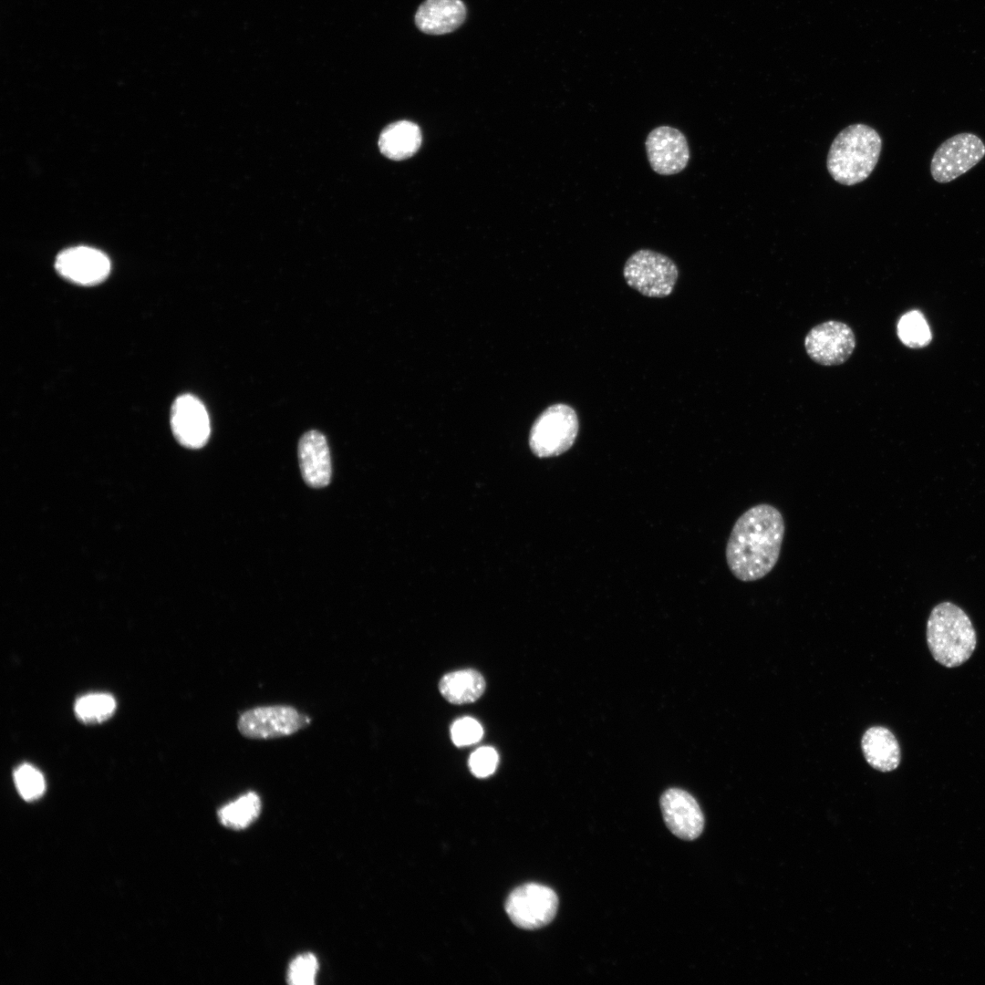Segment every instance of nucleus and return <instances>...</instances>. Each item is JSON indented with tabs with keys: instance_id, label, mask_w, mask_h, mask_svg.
I'll return each instance as SVG.
<instances>
[{
	"instance_id": "2",
	"label": "nucleus",
	"mask_w": 985,
	"mask_h": 985,
	"mask_svg": "<svg viewBox=\"0 0 985 985\" xmlns=\"http://www.w3.org/2000/svg\"><path fill=\"white\" fill-rule=\"evenodd\" d=\"M882 150L878 132L865 124H853L838 133L827 155V170L835 181L854 185L865 181L876 167Z\"/></svg>"
},
{
	"instance_id": "1",
	"label": "nucleus",
	"mask_w": 985,
	"mask_h": 985,
	"mask_svg": "<svg viewBox=\"0 0 985 985\" xmlns=\"http://www.w3.org/2000/svg\"><path fill=\"white\" fill-rule=\"evenodd\" d=\"M784 533L783 514L773 505L760 503L745 511L735 522L726 545L731 574L743 582L768 575L780 557Z\"/></svg>"
},
{
	"instance_id": "14",
	"label": "nucleus",
	"mask_w": 985,
	"mask_h": 985,
	"mask_svg": "<svg viewBox=\"0 0 985 985\" xmlns=\"http://www.w3.org/2000/svg\"><path fill=\"white\" fill-rule=\"evenodd\" d=\"M298 459L302 477L308 486L323 488L329 484L331 458L323 433L311 430L302 435L298 442Z\"/></svg>"
},
{
	"instance_id": "25",
	"label": "nucleus",
	"mask_w": 985,
	"mask_h": 985,
	"mask_svg": "<svg viewBox=\"0 0 985 985\" xmlns=\"http://www.w3.org/2000/svg\"><path fill=\"white\" fill-rule=\"evenodd\" d=\"M498 761V754L493 748L482 747L472 753L469 766L473 775L485 778L494 772Z\"/></svg>"
},
{
	"instance_id": "20",
	"label": "nucleus",
	"mask_w": 985,
	"mask_h": 985,
	"mask_svg": "<svg viewBox=\"0 0 985 985\" xmlns=\"http://www.w3.org/2000/svg\"><path fill=\"white\" fill-rule=\"evenodd\" d=\"M115 709V699L106 693L87 694L75 703L77 716L85 722L103 721L111 716Z\"/></svg>"
},
{
	"instance_id": "10",
	"label": "nucleus",
	"mask_w": 985,
	"mask_h": 985,
	"mask_svg": "<svg viewBox=\"0 0 985 985\" xmlns=\"http://www.w3.org/2000/svg\"><path fill=\"white\" fill-rule=\"evenodd\" d=\"M645 148L651 169L659 175L679 173L690 161L685 135L670 126H659L649 131Z\"/></svg>"
},
{
	"instance_id": "19",
	"label": "nucleus",
	"mask_w": 985,
	"mask_h": 985,
	"mask_svg": "<svg viewBox=\"0 0 985 985\" xmlns=\"http://www.w3.org/2000/svg\"><path fill=\"white\" fill-rule=\"evenodd\" d=\"M261 811V800L254 792H248L219 810L220 821L226 826L240 829L250 824Z\"/></svg>"
},
{
	"instance_id": "12",
	"label": "nucleus",
	"mask_w": 985,
	"mask_h": 985,
	"mask_svg": "<svg viewBox=\"0 0 985 985\" xmlns=\"http://www.w3.org/2000/svg\"><path fill=\"white\" fill-rule=\"evenodd\" d=\"M57 273L81 285L101 283L110 272L109 257L99 250L77 246L61 252L55 261Z\"/></svg>"
},
{
	"instance_id": "7",
	"label": "nucleus",
	"mask_w": 985,
	"mask_h": 985,
	"mask_svg": "<svg viewBox=\"0 0 985 985\" xmlns=\"http://www.w3.org/2000/svg\"><path fill=\"white\" fill-rule=\"evenodd\" d=\"M985 156V143L976 134L961 132L943 141L930 161L934 181L947 183L977 165Z\"/></svg>"
},
{
	"instance_id": "15",
	"label": "nucleus",
	"mask_w": 985,
	"mask_h": 985,
	"mask_svg": "<svg viewBox=\"0 0 985 985\" xmlns=\"http://www.w3.org/2000/svg\"><path fill=\"white\" fill-rule=\"evenodd\" d=\"M467 8L462 0H425L418 7L415 25L428 35H445L455 31L465 21Z\"/></svg>"
},
{
	"instance_id": "22",
	"label": "nucleus",
	"mask_w": 985,
	"mask_h": 985,
	"mask_svg": "<svg viewBox=\"0 0 985 985\" xmlns=\"http://www.w3.org/2000/svg\"><path fill=\"white\" fill-rule=\"evenodd\" d=\"M14 780L19 794L26 801L38 799L45 792L43 774L28 763L21 764L15 770Z\"/></svg>"
},
{
	"instance_id": "4",
	"label": "nucleus",
	"mask_w": 985,
	"mask_h": 985,
	"mask_svg": "<svg viewBox=\"0 0 985 985\" xmlns=\"http://www.w3.org/2000/svg\"><path fill=\"white\" fill-rule=\"evenodd\" d=\"M579 429L577 414L569 405L554 404L545 409L534 422L529 445L538 457H553L568 451Z\"/></svg>"
},
{
	"instance_id": "23",
	"label": "nucleus",
	"mask_w": 985,
	"mask_h": 985,
	"mask_svg": "<svg viewBox=\"0 0 985 985\" xmlns=\"http://www.w3.org/2000/svg\"><path fill=\"white\" fill-rule=\"evenodd\" d=\"M318 969L316 958L310 953L296 957L290 964L288 980L295 985H310L315 982Z\"/></svg>"
},
{
	"instance_id": "21",
	"label": "nucleus",
	"mask_w": 985,
	"mask_h": 985,
	"mask_svg": "<svg viewBox=\"0 0 985 985\" xmlns=\"http://www.w3.org/2000/svg\"><path fill=\"white\" fill-rule=\"evenodd\" d=\"M897 335L903 344L909 347H925L931 339L929 327L918 311H910L901 316L897 324Z\"/></svg>"
},
{
	"instance_id": "24",
	"label": "nucleus",
	"mask_w": 985,
	"mask_h": 985,
	"mask_svg": "<svg viewBox=\"0 0 985 985\" xmlns=\"http://www.w3.org/2000/svg\"><path fill=\"white\" fill-rule=\"evenodd\" d=\"M482 734V725L471 717L457 720L451 728V741L458 747L478 742Z\"/></svg>"
},
{
	"instance_id": "3",
	"label": "nucleus",
	"mask_w": 985,
	"mask_h": 985,
	"mask_svg": "<svg viewBox=\"0 0 985 985\" xmlns=\"http://www.w3.org/2000/svg\"><path fill=\"white\" fill-rule=\"evenodd\" d=\"M927 643L936 661L955 668L972 655L977 644L976 631L968 615L957 605L946 601L930 612Z\"/></svg>"
},
{
	"instance_id": "8",
	"label": "nucleus",
	"mask_w": 985,
	"mask_h": 985,
	"mask_svg": "<svg viewBox=\"0 0 985 985\" xmlns=\"http://www.w3.org/2000/svg\"><path fill=\"white\" fill-rule=\"evenodd\" d=\"M557 908L555 892L534 883L515 888L505 902V910L512 922L529 930L548 925L555 917Z\"/></svg>"
},
{
	"instance_id": "5",
	"label": "nucleus",
	"mask_w": 985,
	"mask_h": 985,
	"mask_svg": "<svg viewBox=\"0 0 985 985\" xmlns=\"http://www.w3.org/2000/svg\"><path fill=\"white\" fill-rule=\"evenodd\" d=\"M623 275L627 284L641 295L660 298L672 293L679 277V270L667 255L649 249H641L627 260Z\"/></svg>"
},
{
	"instance_id": "18",
	"label": "nucleus",
	"mask_w": 985,
	"mask_h": 985,
	"mask_svg": "<svg viewBox=\"0 0 985 985\" xmlns=\"http://www.w3.org/2000/svg\"><path fill=\"white\" fill-rule=\"evenodd\" d=\"M439 690L452 704L472 703L484 692L485 680L477 670L461 669L444 675L440 680Z\"/></svg>"
},
{
	"instance_id": "11",
	"label": "nucleus",
	"mask_w": 985,
	"mask_h": 985,
	"mask_svg": "<svg viewBox=\"0 0 985 985\" xmlns=\"http://www.w3.org/2000/svg\"><path fill=\"white\" fill-rule=\"evenodd\" d=\"M171 427L178 442L189 449L203 447L210 437L211 425L202 402L193 395L179 396L171 410Z\"/></svg>"
},
{
	"instance_id": "16",
	"label": "nucleus",
	"mask_w": 985,
	"mask_h": 985,
	"mask_svg": "<svg viewBox=\"0 0 985 985\" xmlns=\"http://www.w3.org/2000/svg\"><path fill=\"white\" fill-rule=\"evenodd\" d=\"M866 762L880 772H891L900 763L901 752L893 732L882 726L867 729L861 741Z\"/></svg>"
},
{
	"instance_id": "17",
	"label": "nucleus",
	"mask_w": 985,
	"mask_h": 985,
	"mask_svg": "<svg viewBox=\"0 0 985 985\" xmlns=\"http://www.w3.org/2000/svg\"><path fill=\"white\" fill-rule=\"evenodd\" d=\"M422 136L413 122L400 120L386 127L378 139L380 151L391 160H404L413 155L420 147Z\"/></svg>"
},
{
	"instance_id": "9",
	"label": "nucleus",
	"mask_w": 985,
	"mask_h": 985,
	"mask_svg": "<svg viewBox=\"0 0 985 985\" xmlns=\"http://www.w3.org/2000/svg\"><path fill=\"white\" fill-rule=\"evenodd\" d=\"M855 337L845 323L828 320L814 327L804 338L806 353L822 366L845 363L855 348Z\"/></svg>"
},
{
	"instance_id": "13",
	"label": "nucleus",
	"mask_w": 985,
	"mask_h": 985,
	"mask_svg": "<svg viewBox=\"0 0 985 985\" xmlns=\"http://www.w3.org/2000/svg\"><path fill=\"white\" fill-rule=\"evenodd\" d=\"M663 820L676 836L694 840L704 828V816L697 801L688 792L671 788L660 798Z\"/></svg>"
},
{
	"instance_id": "6",
	"label": "nucleus",
	"mask_w": 985,
	"mask_h": 985,
	"mask_svg": "<svg viewBox=\"0 0 985 985\" xmlns=\"http://www.w3.org/2000/svg\"><path fill=\"white\" fill-rule=\"evenodd\" d=\"M310 719L289 705L258 706L244 711L237 721L239 732L248 739L270 740L295 734Z\"/></svg>"
}]
</instances>
